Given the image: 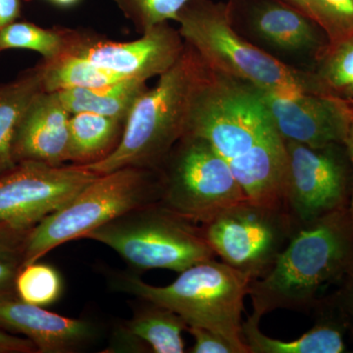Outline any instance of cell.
<instances>
[{
    "label": "cell",
    "instance_id": "cell-29",
    "mask_svg": "<svg viewBox=\"0 0 353 353\" xmlns=\"http://www.w3.org/2000/svg\"><path fill=\"white\" fill-rule=\"evenodd\" d=\"M31 231L0 223V259L22 265L26 241Z\"/></svg>",
    "mask_w": 353,
    "mask_h": 353
},
{
    "label": "cell",
    "instance_id": "cell-6",
    "mask_svg": "<svg viewBox=\"0 0 353 353\" xmlns=\"http://www.w3.org/2000/svg\"><path fill=\"white\" fill-rule=\"evenodd\" d=\"M83 239L108 246L139 271L167 269L181 273L215 256L202 226L158 202L129 211Z\"/></svg>",
    "mask_w": 353,
    "mask_h": 353
},
{
    "label": "cell",
    "instance_id": "cell-33",
    "mask_svg": "<svg viewBox=\"0 0 353 353\" xmlns=\"http://www.w3.org/2000/svg\"><path fill=\"white\" fill-rule=\"evenodd\" d=\"M20 7V0H0V29L16 22Z\"/></svg>",
    "mask_w": 353,
    "mask_h": 353
},
{
    "label": "cell",
    "instance_id": "cell-4",
    "mask_svg": "<svg viewBox=\"0 0 353 353\" xmlns=\"http://www.w3.org/2000/svg\"><path fill=\"white\" fill-rule=\"evenodd\" d=\"M252 278L214 259L181 272L172 284L157 287L137 276H117L116 290L170 309L188 327H199L225 336L241 353H250L241 336V314Z\"/></svg>",
    "mask_w": 353,
    "mask_h": 353
},
{
    "label": "cell",
    "instance_id": "cell-3",
    "mask_svg": "<svg viewBox=\"0 0 353 353\" xmlns=\"http://www.w3.org/2000/svg\"><path fill=\"white\" fill-rule=\"evenodd\" d=\"M176 22L183 41L216 73L264 92L326 94L314 73L288 66L241 38L234 30L226 4L190 0Z\"/></svg>",
    "mask_w": 353,
    "mask_h": 353
},
{
    "label": "cell",
    "instance_id": "cell-17",
    "mask_svg": "<svg viewBox=\"0 0 353 353\" xmlns=\"http://www.w3.org/2000/svg\"><path fill=\"white\" fill-rule=\"evenodd\" d=\"M261 316L252 312L243 322L241 336L250 353H343L347 352L343 325L334 320L316 323L301 338L294 341L272 339L260 331Z\"/></svg>",
    "mask_w": 353,
    "mask_h": 353
},
{
    "label": "cell",
    "instance_id": "cell-30",
    "mask_svg": "<svg viewBox=\"0 0 353 353\" xmlns=\"http://www.w3.org/2000/svg\"><path fill=\"white\" fill-rule=\"evenodd\" d=\"M22 265L0 259V301L18 299L15 281Z\"/></svg>",
    "mask_w": 353,
    "mask_h": 353
},
{
    "label": "cell",
    "instance_id": "cell-11",
    "mask_svg": "<svg viewBox=\"0 0 353 353\" xmlns=\"http://www.w3.org/2000/svg\"><path fill=\"white\" fill-rule=\"evenodd\" d=\"M99 176L79 165L19 162L0 176V223L30 231Z\"/></svg>",
    "mask_w": 353,
    "mask_h": 353
},
{
    "label": "cell",
    "instance_id": "cell-34",
    "mask_svg": "<svg viewBox=\"0 0 353 353\" xmlns=\"http://www.w3.org/2000/svg\"><path fill=\"white\" fill-rule=\"evenodd\" d=\"M343 145H345L348 160H350V163H352L353 169V118L352 122H350V128H348L347 137H345V141H343ZM347 211L353 225V181L352 194H350V202H348Z\"/></svg>",
    "mask_w": 353,
    "mask_h": 353
},
{
    "label": "cell",
    "instance_id": "cell-26",
    "mask_svg": "<svg viewBox=\"0 0 353 353\" xmlns=\"http://www.w3.org/2000/svg\"><path fill=\"white\" fill-rule=\"evenodd\" d=\"M299 9L321 28L328 43L353 36V0H301Z\"/></svg>",
    "mask_w": 353,
    "mask_h": 353
},
{
    "label": "cell",
    "instance_id": "cell-36",
    "mask_svg": "<svg viewBox=\"0 0 353 353\" xmlns=\"http://www.w3.org/2000/svg\"><path fill=\"white\" fill-rule=\"evenodd\" d=\"M288 1H290L292 6L299 9V6H301V0H288ZM299 10H301V9H299Z\"/></svg>",
    "mask_w": 353,
    "mask_h": 353
},
{
    "label": "cell",
    "instance_id": "cell-20",
    "mask_svg": "<svg viewBox=\"0 0 353 353\" xmlns=\"http://www.w3.org/2000/svg\"><path fill=\"white\" fill-rule=\"evenodd\" d=\"M146 90V81L127 79L104 87L71 88L57 92L71 115L87 112L126 121L134 102Z\"/></svg>",
    "mask_w": 353,
    "mask_h": 353
},
{
    "label": "cell",
    "instance_id": "cell-14",
    "mask_svg": "<svg viewBox=\"0 0 353 353\" xmlns=\"http://www.w3.org/2000/svg\"><path fill=\"white\" fill-rule=\"evenodd\" d=\"M0 329L23 334L39 353L80 352L101 334L94 322L65 317L19 299L0 301Z\"/></svg>",
    "mask_w": 353,
    "mask_h": 353
},
{
    "label": "cell",
    "instance_id": "cell-16",
    "mask_svg": "<svg viewBox=\"0 0 353 353\" xmlns=\"http://www.w3.org/2000/svg\"><path fill=\"white\" fill-rule=\"evenodd\" d=\"M314 21L294 6L265 1L253 9L250 27L257 38L271 48L292 54L315 51L316 57L327 46L321 43Z\"/></svg>",
    "mask_w": 353,
    "mask_h": 353
},
{
    "label": "cell",
    "instance_id": "cell-24",
    "mask_svg": "<svg viewBox=\"0 0 353 353\" xmlns=\"http://www.w3.org/2000/svg\"><path fill=\"white\" fill-rule=\"evenodd\" d=\"M314 73L326 94L353 99V36L327 46L317 55Z\"/></svg>",
    "mask_w": 353,
    "mask_h": 353
},
{
    "label": "cell",
    "instance_id": "cell-28",
    "mask_svg": "<svg viewBox=\"0 0 353 353\" xmlns=\"http://www.w3.org/2000/svg\"><path fill=\"white\" fill-rule=\"evenodd\" d=\"M189 332L194 339V343L190 352L192 353H241L240 348L236 347L231 341L225 336L199 327H188Z\"/></svg>",
    "mask_w": 353,
    "mask_h": 353
},
{
    "label": "cell",
    "instance_id": "cell-31",
    "mask_svg": "<svg viewBox=\"0 0 353 353\" xmlns=\"http://www.w3.org/2000/svg\"><path fill=\"white\" fill-rule=\"evenodd\" d=\"M37 347L28 339L0 329V353H32Z\"/></svg>",
    "mask_w": 353,
    "mask_h": 353
},
{
    "label": "cell",
    "instance_id": "cell-7",
    "mask_svg": "<svg viewBox=\"0 0 353 353\" xmlns=\"http://www.w3.org/2000/svg\"><path fill=\"white\" fill-rule=\"evenodd\" d=\"M157 170L158 203L196 224L248 199L226 160L199 137L185 134Z\"/></svg>",
    "mask_w": 353,
    "mask_h": 353
},
{
    "label": "cell",
    "instance_id": "cell-2",
    "mask_svg": "<svg viewBox=\"0 0 353 353\" xmlns=\"http://www.w3.org/2000/svg\"><path fill=\"white\" fill-rule=\"evenodd\" d=\"M210 75L211 69L185 43L178 61L134 102L117 148L83 167L99 175L125 167L157 169L185 136L196 95Z\"/></svg>",
    "mask_w": 353,
    "mask_h": 353
},
{
    "label": "cell",
    "instance_id": "cell-12",
    "mask_svg": "<svg viewBox=\"0 0 353 353\" xmlns=\"http://www.w3.org/2000/svg\"><path fill=\"white\" fill-rule=\"evenodd\" d=\"M185 46L178 30L166 22L154 26L141 39L129 43L72 30L71 43L64 55L83 58L125 79L148 81L168 71L182 55Z\"/></svg>",
    "mask_w": 353,
    "mask_h": 353
},
{
    "label": "cell",
    "instance_id": "cell-21",
    "mask_svg": "<svg viewBox=\"0 0 353 353\" xmlns=\"http://www.w3.org/2000/svg\"><path fill=\"white\" fill-rule=\"evenodd\" d=\"M145 303L125 322L122 329L152 352H185L183 332L187 331V323L170 309Z\"/></svg>",
    "mask_w": 353,
    "mask_h": 353
},
{
    "label": "cell",
    "instance_id": "cell-8",
    "mask_svg": "<svg viewBox=\"0 0 353 353\" xmlns=\"http://www.w3.org/2000/svg\"><path fill=\"white\" fill-rule=\"evenodd\" d=\"M185 134L205 139L230 166L279 134L256 88L211 70L192 105Z\"/></svg>",
    "mask_w": 353,
    "mask_h": 353
},
{
    "label": "cell",
    "instance_id": "cell-19",
    "mask_svg": "<svg viewBox=\"0 0 353 353\" xmlns=\"http://www.w3.org/2000/svg\"><path fill=\"white\" fill-rule=\"evenodd\" d=\"M126 121L99 114H72L68 161L85 166L108 157L119 145Z\"/></svg>",
    "mask_w": 353,
    "mask_h": 353
},
{
    "label": "cell",
    "instance_id": "cell-10",
    "mask_svg": "<svg viewBox=\"0 0 353 353\" xmlns=\"http://www.w3.org/2000/svg\"><path fill=\"white\" fill-rule=\"evenodd\" d=\"M284 141L288 161L285 206L297 228L347 208L352 185L341 145L314 148Z\"/></svg>",
    "mask_w": 353,
    "mask_h": 353
},
{
    "label": "cell",
    "instance_id": "cell-32",
    "mask_svg": "<svg viewBox=\"0 0 353 353\" xmlns=\"http://www.w3.org/2000/svg\"><path fill=\"white\" fill-rule=\"evenodd\" d=\"M336 303L353 333V275L345 280L343 289L336 297Z\"/></svg>",
    "mask_w": 353,
    "mask_h": 353
},
{
    "label": "cell",
    "instance_id": "cell-23",
    "mask_svg": "<svg viewBox=\"0 0 353 353\" xmlns=\"http://www.w3.org/2000/svg\"><path fill=\"white\" fill-rule=\"evenodd\" d=\"M71 36V29H43L32 23L14 22L0 29V52L20 48L36 51L44 60H53L67 52Z\"/></svg>",
    "mask_w": 353,
    "mask_h": 353
},
{
    "label": "cell",
    "instance_id": "cell-25",
    "mask_svg": "<svg viewBox=\"0 0 353 353\" xmlns=\"http://www.w3.org/2000/svg\"><path fill=\"white\" fill-rule=\"evenodd\" d=\"M15 288L20 301L46 307L60 299L63 282L54 267L36 261L21 267Z\"/></svg>",
    "mask_w": 353,
    "mask_h": 353
},
{
    "label": "cell",
    "instance_id": "cell-27",
    "mask_svg": "<svg viewBox=\"0 0 353 353\" xmlns=\"http://www.w3.org/2000/svg\"><path fill=\"white\" fill-rule=\"evenodd\" d=\"M139 34L154 26L176 21L181 9L190 0H113Z\"/></svg>",
    "mask_w": 353,
    "mask_h": 353
},
{
    "label": "cell",
    "instance_id": "cell-15",
    "mask_svg": "<svg viewBox=\"0 0 353 353\" xmlns=\"http://www.w3.org/2000/svg\"><path fill=\"white\" fill-rule=\"evenodd\" d=\"M70 118L71 114L57 92L39 94L30 104L16 132V162L64 165L68 161Z\"/></svg>",
    "mask_w": 353,
    "mask_h": 353
},
{
    "label": "cell",
    "instance_id": "cell-1",
    "mask_svg": "<svg viewBox=\"0 0 353 353\" xmlns=\"http://www.w3.org/2000/svg\"><path fill=\"white\" fill-rule=\"evenodd\" d=\"M352 275L353 225L345 208L299 227L248 296L261 317L277 309L307 311L326 287Z\"/></svg>",
    "mask_w": 353,
    "mask_h": 353
},
{
    "label": "cell",
    "instance_id": "cell-9",
    "mask_svg": "<svg viewBox=\"0 0 353 353\" xmlns=\"http://www.w3.org/2000/svg\"><path fill=\"white\" fill-rule=\"evenodd\" d=\"M202 229L215 255L257 280L271 270L299 228L285 206L262 205L246 199L202 225Z\"/></svg>",
    "mask_w": 353,
    "mask_h": 353
},
{
    "label": "cell",
    "instance_id": "cell-35",
    "mask_svg": "<svg viewBox=\"0 0 353 353\" xmlns=\"http://www.w3.org/2000/svg\"><path fill=\"white\" fill-rule=\"evenodd\" d=\"M51 1L59 6L68 7L78 3L80 0H51Z\"/></svg>",
    "mask_w": 353,
    "mask_h": 353
},
{
    "label": "cell",
    "instance_id": "cell-5",
    "mask_svg": "<svg viewBox=\"0 0 353 353\" xmlns=\"http://www.w3.org/2000/svg\"><path fill=\"white\" fill-rule=\"evenodd\" d=\"M160 199L157 169L125 167L99 175L71 201L32 228L26 241L23 265L134 209Z\"/></svg>",
    "mask_w": 353,
    "mask_h": 353
},
{
    "label": "cell",
    "instance_id": "cell-37",
    "mask_svg": "<svg viewBox=\"0 0 353 353\" xmlns=\"http://www.w3.org/2000/svg\"><path fill=\"white\" fill-rule=\"evenodd\" d=\"M350 104H352V108H353V99L352 101H350Z\"/></svg>",
    "mask_w": 353,
    "mask_h": 353
},
{
    "label": "cell",
    "instance_id": "cell-22",
    "mask_svg": "<svg viewBox=\"0 0 353 353\" xmlns=\"http://www.w3.org/2000/svg\"><path fill=\"white\" fill-rule=\"evenodd\" d=\"M44 92H57L71 88H99L127 80L99 68L83 58L62 55L38 64Z\"/></svg>",
    "mask_w": 353,
    "mask_h": 353
},
{
    "label": "cell",
    "instance_id": "cell-13",
    "mask_svg": "<svg viewBox=\"0 0 353 353\" xmlns=\"http://www.w3.org/2000/svg\"><path fill=\"white\" fill-rule=\"evenodd\" d=\"M259 90L272 124L284 141L314 148L343 145L353 118L350 101L327 94Z\"/></svg>",
    "mask_w": 353,
    "mask_h": 353
},
{
    "label": "cell",
    "instance_id": "cell-18",
    "mask_svg": "<svg viewBox=\"0 0 353 353\" xmlns=\"http://www.w3.org/2000/svg\"><path fill=\"white\" fill-rule=\"evenodd\" d=\"M43 92L38 65L12 82L0 85V176L18 164L14 157L16 132L30 104Z\"/></svg>",
    "mask_w": 353,
    "mask_h": 353
}]
</instances>
